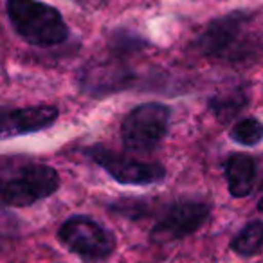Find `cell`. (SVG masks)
Segmentation results:
<instances>
[{
	"label": "cell",
	"instance_id": "obj_1",
	"mask_svg": "<svg viewBox=\"0 0 263 263\" xmlns=\"http://www.w3.org/2000/svg\"><path fill=\"white\" fill-rule=\"evenodd\" d=\"M195 47L208 58L240 63L258 60L263 52V36L254 27V16L234 11L215 18L198 34Z\"/></svg>",
	"mask_w": 263,
	"mask_h": 263
},
{
	"label": "cell",
	"instance_id": "obj_2",
	"mask_svg": "<svg viewBox=\"0 0 263 263\" xmlns=\"http://www.w3.org/2000/svg\"><path fill=\"white\" fill-rule=\"evenodd\" d=\"M6 13L15 33L34 47H52L69 38L62 13L40 0H6Z\"/></svg>",
	"mask_w": 263,
	"mask_h": 263
},
{
	"label": "cell",
	"instance_id": "obj_3",
	"mask_svg": "<svg viewBox=\"0 0 263 263\" xmlns=\"http://www.w3.org/2000/svg\"><path fill=\"white\" fill-rule=\"evenodd\" d=\"M60 187L54 168L42 162H27L16 168L2 182V202L8 208H27L51 197Z\"/></svg>",
	"mask_w": 263,
	"mask_h": 263
},
{
	"label": "cell",
	"instance_id": "obj_4",
	"mask_svg": "<svg viewBox=\"0 0 263 263\" xmlns=\"http://www.w3.org/2000/svg\"><path fill=\"white\" fill-rule=\"evenodd\" d=\"M172 110L162 103H144L124 116L121 139L132 152H150L162 143L168 134Z\"/></svg>",
	"mask_w": 263,
	"mask_h": 263
},
{
	"label": "cell",
	"instance_id": "obj_5",
	"mask_svg": "<svg viewBox=\"0 0 263 263\" xmlns=\"http://www.w3.org/2000/svg\"><path fill=\"white\" fill-rule=\"evenodd\" d=\"M58 240L85 261H103L116 251V238L88 216H70L58 229Z\"/></svg>",
	"mask_w": 263,
	"mask_h": 263
},
{
	"label": "cell",
	"instance_id": "obj_6",
	"mask_svg": "<svg viewBox=\"0 0 263 263\" xmlns=\"http://www.w3.org/2000/svg\"><path fill=\"white\" fill-rule=\"evenodd\" d=\"M209 213H211V205L204 200L182 198L173 202L161 216V220H157L152 227L150 240L154 243L162 245L190 236L208 222Z\"/></svg>",
	"mask_w": 263,
	"mask_h": 263
},
{
	"label": "cell",
	"instance_id": "obj_7",
	"mask_svg": "<svg viewBox=\"0 0 263 263\" xmlns=\"http://www.w3.org/2000/svg\"><path fill=\"white\" fill-rule=\"evenodd\" d=\"M85 154L119 184L150 186V184H157L164 180L166 170L159 162H144L132 157H124V155L114 154L103 146L88 148Z\"/></svg>",
	"mask_w": 263,
	"mask_h": 263
},
{
	"label": "cell",
	"instance_id": "obj_8",
	"mask_svg": "<svg viewBox=\"0 0 263 263\" xmlns=\"http://www.w3.org/2000/svg\"><path fill=\"white\" fill-rule=\"evenodd\" d=\"M136 81V74L132 72L121 60H99L85 65L80 74V85L83 92L103 98L112 92L126 90Z\"/></svg>",
	"mask_w": 263,
	"mask_h": 263
},
{
	"label": "cell",
	"instance_id": "obj_9",
	"mask_svg": "<svg viewBox=\"0 0 263 263\" xmlns=\"http://www.w3.org/2000/svg\"><path fill=\"white\" fill-rule=\"evenodd\" d=\"M58 116L60 112L54 105H33L8 110L2 116V139L45 130L58 121Z\"/></svg>",
	"mask_w": 263,
	"mask_h": 263
},
{
	"label": "cell",
	"instance_id": "obj_10",
	"mask_svg": "<svg viewBox=\"0 0 263 263\" xmlns=\"http://www.w3.org/2000/svg\"><path fill=\"white\" fill-rule=\"evenodd\" d=\"M229 193L234 198L249 197L256 182V162L247 154H233L227 157L223 166Z\"/></svg>",
	"mask_w": 263,
	"mask_h": 263
},
{
	"label": "cell",
	"instance_id": "obj_11",
	"mask_svg": "<svg viewBox=\"0 0 263 263\" xmlns=\"http://www.w3.org/2000/svg\"><path fill=\"white\" fill-rule=\"evenodd\" d=\"M249 105L247 87H234L209 99L208 106L220 123H229Z\"/></svg>",
	"mask_w": 263,
	"mask_h": 263
},
{
	"label": "cell",
	"instance_id": "obj_12",
	"mask_svg": "<svg viewBox=\"0 0 263 263\" xmlns=\"http://www.w3.org/2000/svg\"><path fill=\"white\" fill-rule=\"evenodd\" d=\"M263 247V222H251L233 238L231 249L238 256H254Z\"/></svg>",
	"mask_w": 263,
	"mask_h": 263
},
{
	"label": "cell",
	"instance_id": "obj_13",
	"mask_svg": "<svg viewBox=\"0 0 263 263\" xmlns=\"http://www.w3.org/2000/svg\"><path fill=\"white\" fill-rule=\"evenodd\" d=\"M229 137L241 146H256L263 141V123L256 117H243L233 124Z\"/></svg>",
	"mask_w": 263,
	"mask_h": 263
},
{
	"label": "cell",
	"instance_id": "obj_14",
	"mask_svg": "<svg viewBox=\"0 0 263 263\" xmlns=\"http://www.w3.org/2000/svg\"><path fill=\"white\" fill-rule=\"evenodd\" d=\"M258 209L263 211V184H261V197H259V200H258Z\"/></svg>",
	"mask_w": 263,
	"mask_h": 263
}]
</instances>
